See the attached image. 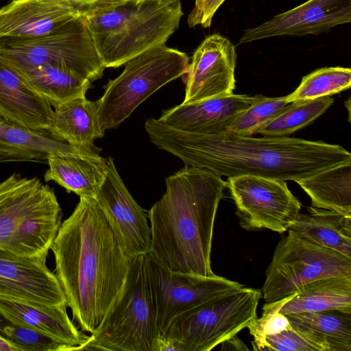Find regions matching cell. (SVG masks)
Listing matches in <instances>:
<instances>
[{
  "mask_svg": "<svg viewBox=\"0 0 351 351\" xmlns=\"http://www.w3.org/2000/svg\"><path fill=\"white\" fill-rule=\"evenodd\" d=\"M46 259L21 256L0 247V297L47 306L67 305Z\"/></svg>",
  "mask_w": 351,
  "mask_h": 351,
  "instance_id": "obj_14",
  "label": "cell"
},
{
  "mask_svg": "<svg viewBox=\"0 0 351 351\" xmlns=\"http://www.w3.org/2000/svg\"><path fill=\"white\" fill-rule=\"evenodd\" d=\"M62 217V209L55 196L34 210L1 247L24 256H47L61 226Z\"/></svg>",
  "mask_w": 351,
  "mask_h": 351,
  "instance_id": "obj_24",
  "label": "cell"
},
{
  "mask_svg": "<svg viewBox=\"0 0 351 351\" xmlns=\"http://www.w3.org/2000/svg\"><path fill=\"white\" fill-rule=\"evenodd\" d=\"M311 206L351 217V162L297 180Z\"/></svg>",
  "mask_w": 351,
  "mask_h": 351,
  "instance_id": "obj_27",
  "label": "cell"
},
{
  "mask_svg": "<svg viewBox=\"0 0 351 351\" xmlns=\"http://www.w3.org/2000/svg\"><path fill=\"white\" fill-rule=\"evenodd\" d=\"M160 332L149 256L132 259L121 293L81 350L154 351Z\"/></svg>",
  "mask_w": 351,
  "mask_h": 351,
  "instance_id": "obj_5",
  "label": "cell"
},
{
  "mask_svg": "<svg viewBox=\"0 0 351 351\" xmlns=\"http://www.w3.org/2000/svg\"><path fill=\"white\" fill-rule=\"evenodd\" d=\"M145 128L159 149L180 158L185 166L219 176H255L279 180L308 178L351 162L342 146L287 136L255 138L222 132L198 134L171 128L149 118Z\"/></svg>",
  "mask_w": 351,
  "mask_h": 351,
  "instance_id": "obj_1",
  "label": "cell"
},
{
  "mask_svg": "<svg viewBox=\"0 0 351 351\" xmlns=\"http://www.w3.org/2000/svg\"><path fill=\"white\" fill-rule=\"evenodd\" d=\"M253 97L231 94L202 101L182 103L163 110L158 119L174 129L198 134L226 132L234 118L252 103Z\"/></svg>",
  "mask_w": 351,
  "mask_h": 351,
  "instance_id": "obj_17",
  "label": "cell"
},
{
  "mask_svg": "<svg viewBox=\"0 0 351 351\" xmlns=\"http://www.w3.org/2000/svg\"><path fill=\"white\" fill-rule=\"evenodd\" d=\"M49 169L44 174L46 182L54 181L69 193L80 197H95L108 168V158L97 153L86 155L51 154Z\"/></svg>",
  "mask_w": 351,
  "mask_h": 351,
  "instance_id": "obj_23",
  "label": "cell"
},
{
  "mask_svg": "<svg viewBox=\"0 0 351 351\" xmlns=\"http://www.w3.org/2000/svg\"><path fill=\"white\" fill-rule=\"evenodd\" d=\"M351 69L342 66L324 67L304 76L298 88L286 96L291 103L330 96L350 88Z\"/></svg>",
  "mask_w": 351,
  "mask_h": 351,
  "instance_id": "obj_31",
  "label": "cell"
},
{
  "mask_svg": "<svg viewBox=\"0 0 351 351\" xmlns=\"http://www.w3.org/2000/svg\"><path fill=\"white\" fill-rule=\"evenodd\" d=\"M289 230L351 259V217L309 206L306 213H299Z\"/></svg>",
  "mask_w": 351,
  "mask_h": 351,
  "instance_id": "obj_25",
  "label": "cell"
},
{
  "mask_svg": "<svg viewBox=\"0 0 351 351\" xmlns=\"http://www.w3.org/2000/svg\"><path fill=\"white\" fill-rule=\"evenodd\" d=\"M262 350L330 351V348L323 340L291 327L276 334L267 335Z\"/></svg>",
  "mask_w": 351,
  "mask_h": 351,
  "instance_id": "obj_35",
  "label": "cell"
},
{
  "mask_svg": "<svg viewBox=\"0 0 351 351\" xmlns=\"http://www.w3.org/2000/svg\"><path fill=\"white\" fill-rule=\"evenodd\" d=\"M262 291L265 303L281 300L322 278L351 276V259L288 230L274 252Z\"/></svg>",
  "mask_w": 351,
  "mask_h": 351,
  "instance_id": "obj_9",
  "label": "cell"
},
{
  "mask_svg": "<svg viewBox=\"0 0 351 351\" xmlns=\"http://www.w3.org/2000/svg\"><path fill=\"white\" fill-rule=\"evenodd\" d=\"M73 3L85 16L92 12L110 8L127 0H67Z\"/></svg>",
  "mask_w": 351,
  "mask_h": 351,
  "instance_id": "obj_37",
  "label": "cell"
},
{
  "mask_svg": "<svg viewBox=\"0 0 351 351\" xmlns=\"http://www.w3.org/2000/svg\"><path fill=\"white\" fill-rule=\"evenodd\" d=\"M3 337L13 343L19 351H70V345L33 328L13 324L7 326Z\"/></svg>",
  "mask_w": 351,
  "mask_h": 351,
  "instance_id": "obj_34",
  "label": "cell"
},
{
  "mask_svg": "<svg viewBox=\"0 0 351 351\" xmlns=\"http://www.w3.org/2000/svg\"><path fill=\"white\" fill-rule=\"evenodd\" d=\"M81 16L67 0H12L0 8V38L45 35Z\"/></svg>",
  "mask_w": 351,
  "mask_h": 351,
  "instance_id": "obj_16",
  "label": "cell"
},
{
  "mask_svg": "<svg viewBox=\"0 0 351 351\" xmlns=\"http://www.w3.org/2000/svg\"><path fill=\"white\" fill-rule=\"evenodd\" d=\"M226 188L246 230L266 228L282 234L299 215L302 204L286 181L255 176L228 178Z\"/></svg>",
  "mask_w": 351,
  "mask_h": 351,
  "instance_id": "obj_10",
  "label": "cell"
},
{
  "mask_svg": "<svg viewBox=\"0 0 351 351\" xmlns=\"http://www.w3.org/2000/svg\"><path fill=\"white\" fill-rule=\"evenodd\" d=\"M189 64L186 53L165 44L129 60L123 72L108 80L96 101L102 130L117 128L148 97L186 73Z\"/></svg>",
  "mask_w": 351,
  "mask_h": 351,
  "instance_id": "obj_8",
  "label": "cell"
},
{
  "mask_svg": "<svg viewBox=\"0 0 351 351\" xmlns=\"http://www.w3.org/2000/svg\"><path fill=\"white\" fill-rule=\"evenodd\" d=\"M223 342L230 345V347H228L226 350H249L248 348L246 347V346L237 337V335Z\"/></svg>",
  "mask_w": 351,
  "mask_h": 351,
  "instance_id": "obj_38",
  "label": "cell"
},
{
  "mask_svg": "<svg viewBox=\"0 0 351 351\" xmlns=\"http://www.w3.org/2000/svg\"><path fill=\"white\" fill-rule=\"evenodd\" d=\"M12 322L0 313V336L3 337L5 327Z\"/></svg>",
  "mask_w": 351,
  "mask_h": 351,
  "instance_id": "obj_40",
  "label": "cell"
},
{
  "mask_svg": "<svg viewBox=\"0 0 351 351\" xmlns=\"http://www.w3.org/2000/svg\"><path fill=\"white\" fill-rule=\"evenodd\" d=\"M130 1H142V0H130Z\"/></svg>",
  "mask_w": 351,
  "mask_h": 351,
  "instance_id": "obj_42",
  "label": "cell"
},
{
  "mask_svg": "<svg viewBox=\"0 0 351 351\" xmlns=\"http://www.w3.org/2000/svg\"><path fill=\"white\" fill-rule=\"evenodd\" d=\"M351 22V0H308L243 31L239 44L280 36L317 35Z\"/></svg>",
  "mask_w": 351,
  "mask_h": 351,
  "instance_id": "obj_15",
  "label": "cell"
},
{
  "mask_svg": "<svg viewBox=\"0 0 351 351\" xmlns=\"http://www.w3.org/2000/svg\"><path fill=\"white\" fill-rule=\"evenodd\" d=\"M49 130H34L0 116V157L4 162H44L51 154L86 155Z\"/></svg>",
  "mask_w": 351,
  "mask_h": 351,
  "instance_id": "obj_21",
  "label": "cell"
},
{
  "mask_svg": "<svg viewBox=\"0 0 351 351\" xmlns=\"http://www.w3.org/2000/svg\"><path fill=\"white\" fill-rule=\"evenodd\" d=\"M149 267L160 334L176 315L230 290L244 287L217 275L173 271L150 256Z\"/></svg>",
  "mask_w": 351,
  "mask_h": 351,
  "instance_id": "obj_11",
  "label": "cell"
},
{
  "mask_svg": "<svg viewBox=\"0 0 351 351\" xmlns=\"http://www.w3.org/2000/svg\"><path fill=\"white\" fill-rule=\"evenodd\" d=\"M67 305L47 306L0 297V313L12 323L29 327L81 350L88 336L69 318Z\"/></svg>",
  "mask_w": 351,
  "mask_h": 351,
  "instance_id": "obj_19",
  "label": "cell"
},
{
  "mask_svg": "<svg viewBox=\"0 0 351 351\" xmlns=\"http://www.w3.org/2000/svg\"><path fill=\"white\" fill-rule=\"evenodd\" d=\"M328 310L351 311V276H335L308 282L280 308L284 315Z\"/></svg>",
  "mask_w": 351,
  "mask_h": 351,
  "instance_id": "obj_26",
  "label": "cell"
},
{
  "mask_svg": "<svg viewBox=\"0 0 351 351\" xmlns=\"http://www.w3.org/2000/svg\"><path fill=\"white\" fill-rule=\"evenodd\" d=\"M295 293L276 302L265 303L263 307L262 316L260 318L256 317L247 326L254 339L252 341L254 350H262L267 335L291 328L287 316L281 313L280 310Z\"/></svg>",
  "mask_w": 351,
  "mask_h": 351,
  "instance_id": "obj_33",
  "label": "cell"
},
{
  "mask_svg": "<svg viewBox=\"0 0 351 351\" xmlns=\"http://www.w3.org/2000/svg\"><path fill=\"white\" fill-rule=\"evenodd\" d=\"M108 160L106 176L95 198L125 254L130 258L148 254L151 228L147 215L126 188L113 158Z\"/></svg>",
  "mask_w": 351,
  "mask_h": 351,
  "instance_id": "obj_12",
  "label": "cell"
},
{
  "mask_svg": "<svg viewBox=\"0 0 351 351\" xmlns=\"http://www.w3.org/2000/svg\"><path fill=\"white\" fill-rule=\"evenodd\" d=\"M3 162V160L1 157H0V162Z\"/></svg>",
  "mask_w": 351,
  "mask_h": 351,
  "instance_id": "obj_41",
  "label": "cell"
},
{
  "mask_svg": "<svg viewBox=\"0 0 351 351\" xmlns=\"http://www.w3.org/2000/svg\"><path fill=\"white\" fill-rule=\"evenodd\" d=\"M236 48L222 35L206 36L194 51L186 73L182 103L228 96L235 88Z\"/></svg>",
  "mask_w": 351,
  "mask_h": 351,
  "instance_id": "obj_13",
  "label": "cell"
},
{
  "mask_svg": "<svg viewBox=\"0 0 351 351\" xmlns=\"http://www.w3.org/2000/svg\"><path fill=\"white\" fill-rule=\"evenodd\" d=\"M288 104L286 96L269 97L256 95L253 97L250 105L234 118L226 132L239 136H253L261 127Z\"/></svg>",
  "mask_w": 351,
  "mask_h": 351,
  "instance_id": "obj_32",
  "label": "cell"
},
{
  "mask_svg": "<svg viewBox=\"0 0 351 351\" xmlns=\"http://www.w3.org/2000/svg\"><path fill=\"white\" fill-rule=\"evenodd\" d=\"M0 60L16 72L53 66L92 82L102 77L106 69L84 16L45 35L0 38Z\"/></svg>",
  "mask_w": 351,
  "mask_h": 351,
  "instance_id": "obj_6",
  "label": "cell"
},
{
  "mask_svg": "<svg viewBox=\"0 0 351 351\" xmlns=\"http://www.w3.org/2000/svg\"><path fill=\"white\" fill-rule=\"evenodd\" d=\"M260 289L230 290L174 317L159 337L177 351H209L237 335L257 317Z\"/></svg>",
  "mask_w": 351,
  "mask_h": 351,
  "instance_id": "obj_7",
  "label": "cell"
},
{
  "mask_svg": "<svg viewBox=\"0 0 351 351\" xmlns=\"http://www.w3.org/2000/svg\"><path fill=\"white\" fill-rule=\"evenodd\" d=\"M56 196L38 178L14 173L0 182V247L16 232L37 208Z\"/></svg>",
  "mask_w": 351,
  "mask_h": 351,
  "instance_id": "obj_20",
  "label": "cell"
},
{
  "mask_svg": "<svg viewBox=\"0 0 351 351\" xmlns=\"http://www.w3.org/2000/svg\"><path fill=\"white\" fill-rule=\"evenodd\" d=\"M226 0H195L194 6L188 15L187 24L193 28L198 25L208 28L211 25L213 18Z\"/></svg>",
  "mask_w": 351,
  "mask_h": 351,
  "instance_id": "obj_36",
  "label": "cell"
},
{
  "mask_svg": "<svg viewBox=\"0 0 351 351\" xmlns=\"http://www.w3.org/2000/svg\"><path fill=\"white\" fill-rule=\"evenodd\" d=\"M166 191L147 211L149 256L162 267L206 276L215 216L226 181L208 170L185 166L167 178Z\"/></svg>",
  "mask_w": 351,
  "mask_h": 351,
  "instance_id": "obj_3",
  "label": "cell"
},
{
  "mask_svg": "<svg viewBox=\"0 0 351 351\" xmlns=\"http://www.w3.org/2000/svg\"><path fill=\"white\" fill-rule=\"evenodd\" d=\"M29 87L54 108L71 99L86 97L92 82L61 67L46 66L16 72Z\"/></svg>",
  "mask_w": 351,
  "mask_h": 351,
  "instance_id": "obj_28",
  "label": "cell"
},
{
  "mask_svg": "<svg viewBox=\"0 0 351 351\" xmlns=\"http://www.w3.org/2000/svg\"><path fill=\"white\" fill-rule=\"evenodd\" d=\"M183 16L180 0H127L85 16L105 68H117L141 53L165 44Z\"/></svg>",
  "mask_w": 351,
  "mask_h": 351,
  "instance_id": "obj_4",
  "label": "cell"
},
{
  "mask_svg": "<svg viewBox=\"0 0 351 351\" xmlns=\"http://www.w3.org/2000/svg\"><path fill=\"white\" fill-rule=\"evenodd\" d=\"M48 130L73 147L86 153L93 150L94 141L104 136L96 101L77 97L53 110Z\"/></svg>",
  "mask_w": 351,
  "mask_h": 351,
  "instance_id": "obj_22",
  "label": "cell"
},
{
  "mask_svg": "<svg viewBox=\"0 0 351 351\" xmlns=\"http://www.w3.org/2000/svg\"><path fill=\"white\" fill-rule=\"evenodd\" d=\"M285 315L293 329L323 340L330 351H351V311L328 310Z\"/></svg>",
  "mask_w": 351,
  "mask_h": 351,
  "instance_id": "obj_29",
  "label": "cell"
},
{
  "mask_svg": "<svg viewBox=\"0 0 351 351\" xmlns=\"http://www.w3.org/2000/svg\"><path fill=\"white\" fill-rule=\"evenodd\" d=\"M0 351H19L13 343L0 336Z\"/></svg>",
  "mask_w": 351,
  "mask_h": 351,
  "instance_id": "obj_39",
  "label": "cell"
},
{
  "mask_svg": "<svg viewBox=\"0 0 351 351\" xmlns=\"http://www.w3.org/2000/svg\"><path fill=\"white\" fill-rule=\"evenodd\" d=\"M333 102L334 99L329 96L291 102L261 127L256 134L263 136H287L309 125Z\"/></svg>",
  "mask_w": 351,
  "mask_h": 351,
  "instance_id": "obj_30",
  "label": "cell"
},
{
  "mask_svg": "<svg viewBox=\"0 0 351 351\" xmlns=\"http://www.w3.org/2000/svg\"><path fill=\"white\" fill-rule=\"evenodd\" d=\"M51 106L0 60V116L34 130H48Z\"/></svg>",
  "mask_w": 351,
  "mask_h": 351,
  "instance_id": "obj_18",
  "label": "cell"
},
{
  "mask_svg": "<svg viewBox=\"0 0 351 351\" xmlns=\"http://www.w3.org/2000/svg\"><path fill=\"white\" fill-rule=\"evenodd\" d=\"M50 249L73 318L81 330L91 334L121 293L132 258L123 252L92 197H80Z\"/></svg>",
  "mask_w": 351,
  "mask_h": 351,
  "instance_id": "obj_2",
  "label": "cell"
}]
</instances>
